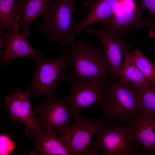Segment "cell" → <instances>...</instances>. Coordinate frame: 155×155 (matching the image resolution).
I'll return each instance as SVG.
<instances>
[{
    "label": "cell",
    "mask_w": 155,
    "mask_h": 155,
    "mask_svg": "<svg viewBox=\"0 0 155 155\" xmlns=\"http://www.w3.org/2000/svg\"><path fill=\"white\" fill-rule=\"evenodd\" d=\"M73 67L71 79L111 78L102 45L95 46L82 40L74 43L69 38L65 41Z\"/></svg>",
    "instance_id": "obj_1"
},
{
    "label": "cell",
    "mask_w": 155,
    "mask_h": 155,
    "mask_svg": "<svg viewBox=\"0 0 155 155\" xmlns=\"http://www.w3.org/2000/svg\"><path fill=\"white\" fill-rule=\"evenodd\" d=\"M36 66L31 84L27 90L31 94L40 98L45 94L46 97L54 96L58 85L68 78L66 70L69 62V56L67 48L61 50L59 56L47 59L44 55L34 58Z\"/></svg>",
    "instance_id": "obj_2"
},
{
    "label": "cell",
    "mask_w": 155,
    "mask_h": 155,
    "mask_svg": "<svg viewBox=\"0 0 155 155\" xmlns=\"http://www.w3.org/2000/svg\"><path fill=\"white\" fill-rule=\"evenodd\" d=\"M109 80L103 102L101 106L107 120L128 123L139 114L137 98L132 84L117 79Z\"/></svg>",
    "instance_id": "obj_3"
},
{
    "label": "cell",
    "mask_w": 155,
    "mask_h": 155,
    "mask_svg": "<svg viewBox=\"0 0 155 155\" xmlns=\"http://www.w3.org/2000/svg\"><path fill=\"white\" fill-rule=\"evenodd\" d=\"M109 78H68L70 92L62 99L68 107L71 117L81 115L84 109L101 106L105 98Z\"/></svg>",
    "instance_id": "obj_4"
},
{
    "label": "cell",
    "mask_w": 155,
    "mask_h": 155,
    "mask_svg": "<svg viewBox=\"0 0 155 155\" xmlns=\"http://www.w3.org/2000/svg\"><path fill=\"white\" fill-rule=\"evenodd\" d=\"M73 117V123L64 127L58 135L71 155H92L86 150L95 149L91 146L93 136L109 123L102 118L87 119L81 115Z\"/></svg>",
    "instance_id": "obj_5"
},
{
    "label": "cell",
    "mask_w": 155,
    "mask_h": 155,
    "mask_svg": "<svg viewBox=\"0 0 155 155\" xmlns=\"http://www.w3.org/2000/svg\"><path fill=\"white\" fill-rule=\"evenodd\" d=\"M75 0H52L48 14L43 17L44 24L38 28L39 31L50 37V41L61 46H65L64 41L70 39L73 29Z\"/></svg>",
    "instance_id": "obj_6"
},
{
    "label": "cell",
    "mask_w": 155,
    "mask_h": 155,
    "mask_svg": "<svg viewBox=\"0 0 155 155\" xmlns=\"http://www.w3.org/2000/svg\"><path fill=\"white\" fill-rule=\"evenodd\" d=\"M94 143L96 149H102V155L136 154V145L130 124L109 125L96 134Z\"/></svg>",
    "instance_id": "obj_7"
},
{
    "label": "cell",
    "mask_w": 155,
    "mask_h": 155,
    "mask_svg": "<svg viewBox=\"0 0 155 155\" xmlns=\"http://www.w3.org/2000/svg\"><path fill=\"white\" fill-rule=\"evenodd\" d=\"M97 36L102 42L111 78L120 81L123 60L131 46L128 40L104 25L97 29L87 27L83 30Z\"/></svg>",
    "instance_id": "obj_8"
},
{
    "label": "cell",
    "mask_w": 155,
    "mask_h": 155,
    "mask_svg": "<svg viewBox=\"0 0 155 155\" xmlns=\"http://www.w3.org/2000/svg\"><path fill=\"white\" fill-rule=\"evenodd\" d=\"M46 97L32 111L36 116V121L44 132L58 135L64 127L70 124V111L62 98L55 95Z\"/></svg>",
    "instance_id": "obj_9"
},
{
    "label": "cell",
    "mask_w": 155,
    "mask_h": 155,
    "mask_svg": "<svg viewBox=\"0 0 155 155\" xmlns=\"http://www.w3.org/2000/svg\"><path fill=\"white\" fill-rule=\"evenodd\" d=\"M30 94L28 90L22 92L20 87H17L13 93L1 99L4 101L3 104L11 120L24 125L26 133L29 137L44 131L36 121L31 108Z\"/></svg>",
    "instance_id": "obj_10"
},
{
    "label": "cell",
    "mask_w": 155,
    "mask_h": 155,
    "mask_svg": "<svg viewBox=\"0 0 155 155\" xmlns=\"http://www.w3.org/2000/svg\"><path fill=\"white\" fill-rule=\"evenodd\" d=\"M122 10L121 13L116 11L107 20L102 22L121 36L127 31L137 29L143 26L150 27L151 30L155 28V24L152 18L145 20L143 16V11L133 0H124L119 5Z\"/></svg>",
    "instance_id": "obj_11"
},
{
    "label": "cell",
    "mask_w": 155,
    "mask_h": 155,
    "mask_svg": "<svg viewBox=\"0 0 155 155\" xmlns=\"http://www.w3.org/2000/svg\"><path fill=\"white\" fill-rule=\"evenodd\" d=\"M124 0H97L84 2L89 11L81 21L73 22V29L70 37L73 42L75 36L89 25L97 22H102L112 16L119 4Z\"/></svg>",
    "instance_id": "obj_12"
},
{
    "label": "cell",
    "mask_w": 155,
    "mask_h": 155,
    "mask_svg": "<svg viewBox=\"0 0 155 155\" xmlns=\"http://www.w3.org/2000/svg\"><path fill=\"white\" fill-rule=\"evenodd\" d=\"M3 34L6 38L5 48L3 50L1 66L9 64L14 59L23 57L34 58L43 55L36 51L30 44L28 37L19 30L13 29Z\"/></svg>",
    "instance_id": "obj_13"
},
{
    "label": "cell",
    "mask_w": 155,
    "mask_h": 155,
    "mask_svg": "<svg viewBox=\"0 0 155 155\" xmlns=\"http://www.w3.org/2000/svg\"><path fill=\"white\" fill-rule=\"evenodd\" d=\"M136 145L141 144L148 154L155 152V119L140 113L129 123Z\"/></svg>",
    "instance_id": "obj_14"
},
{
    "label": "cell",
    "mask_w": 155,
    "mask_h": 155,
    "mask_svg": "<svg viewBox=\"0 0 155 155\" xmlns=\"http://www.w3.org/2000/svg\"><path fill=\"white\" fill-rule=\"evenodd\" d=\"M35 147L30 152L33 155H71L57 135L43 131L30 138Z\"/></svg>",
    "instance_id": "obj_15"
},
{
    "label": "cell",
    "mask_w": 155,
    "mask_h": 155,
    "mask_svg": "<svg viewBox=\"0 0 155 155\" xmlns=\"http://www.w3.org/2000/svg\"><path fill=\"white\" fill-rule=\"evenodd\" d=\"M52 0H23L19 8V13L22 19L19 26L22 28V33L27 37L30 35L28 30L30 24L40 16L47 15Z\"/></svg>",
    "instance_id": "obj_16"
},
{
    "label": "cell",
    "mask_w": 155,
    "mask_h": 155,
    "mask_svg": "<svg viewBox=\"0 0 155 155\" xmlns=\"http://www.w3.org/2000/svg\"><path fill=\"white\" fill-rule=\"evenodd\" d=\"M136 94L139 113L148 117H155V85L151 83L132 84Z\"/></svg>",
    "instance_id": "obj_17"
},
{
    "label": "cell",
    "mask_w": 155,
    "mask_h": 155,
    "mask_svg": "<svg viewBox=\"0 0 155 155\" xmlns=\"http://www.w3.org/2000/svg\"><path fill=\"white\" fill-rule=\"evenodd\" d=\"M20 22L15 0H0V29L6 32L19 30Z\"/></svg>",
    "instance_id": "obj_18"
},
{
    "label": "cell",
    "mask_w": 155,
    "mask_h": 155,
    "mask_svg": "<svg viewBox=\"0 0 155 155\" xmlns=\"http://www.w3.org/2000/svg\"><path fill=\"white\" fill-rule=\"evenodd\" d=\"M120 81L135 84L150 83L137 67L130 53L129 52L125 55L124 60L120 73Z\"/></svg>",
    "instance_id": "obj_19"
},
{
    "label": "cell",
    "mask_w": 155,
    "mask_h": 155,
    "mask_svg": "<svg viewBox=\"0 0 155 155\" xmlns=\"http://www.w3.org/2000/svg\"><path fill=\"white\" fill-rule=\"evenodd\" d=\"M135 64L150 82L155 84V63L149 60L139 49L130 53Z\"/></svg>",
    "instance_id": "obj_20"
},
{
    "label": "cell",
    "mask_w": 155,
    "mask_h": 155,
    "mask_svg": "<svg viewBox=\"0 0 155 155\" xmlns=\"http://www.w3.org/2000/svg\"><path fill=\"white\" fill-rule=\"evenodd\" d=\"M16 147L12 140L7 136L0 135V155L8 154Z\"/></svg>",
    "instance_id": "obj_21"
},
{
    "label": "cell",
    "mask_w": 155,
    "mask_h": 155,
    "mask_svg": "<svg viewBox=\"0 0 155 155\" xmlns=\"http://www.w3.org/2000/svg\"><path fill=\"white\" fill-rule=\"evenodd\" d=\"M138 5L143 11L147 10L150 12L155 24V0H140Z\"/></svg>",
    "instance_id": "obj_22"
},
{
    "label": "cell",
    "mask_w": 155,
    "mask_h": 155,
    "mask_svg": "<svg viewBox=\"0 0 155 155\" xmlns=\"http://www.w3.org/2000/svg\"><path fill=\"white\" fill-rule=\"evenodd\" d=\"M3 32V31L0 29V53L1 59L3 51V47H5L7 43L6 36L3 35V36L2 35Z\"/></svg>",
    "instance_id": "obj_23"
},
{
    "label": "cell",
    "mask_w": 155,
    "mask_h": 155,
    "mask_svg": "<svg viewBox=\"0 0 155 155\" xmlns=\"http://www.w3.org/2000/svg\"><path fill=\"white\" fill-rule=\"evenodd\" d=\"M23 0H17V1L16 2L17 4V9H18V14H19V8L20 5L22 3Z\"/></svg>",
    "instance_id": "obj_24"
},
{
    "label": "cell",
    "mask_w": 155,
    "mask_h": 155,
    "mask_svg": "<svg viewBox=\"0 0 155 155\" xmlns=\"http://www.w3.org/2000/svg\"><path fill=\"white\" fill-rule=\"evenodd\" d=\"M85 1H93V0H85Z\"/></svg>",
    "instance_id": "obj_25"
},
{
    "label": "cell",
    "mask_w": 155,
    "mask_h": 155,
    "mask_svg": "<svg viewBox=\"0 0 155 155\" xmlns=\"http://www.w3.org/2000/svg\"></svg>",
    "instance_id": "obj_26"
}]
</instances>
